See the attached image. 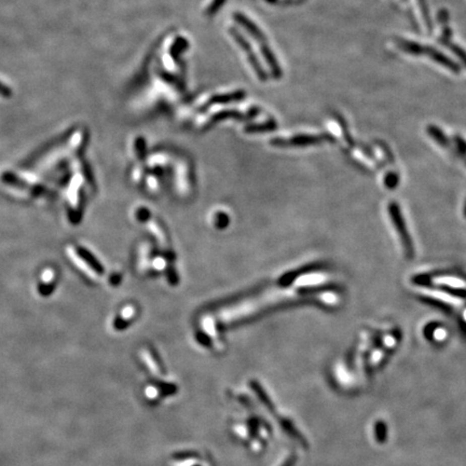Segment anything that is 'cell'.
<instances>
[{
  "mask_svg": "<svg viewBox=\"0 0 466 466\" xmlns=\"http://www.w3.org/2000/svg\"><path fill=\"white\" fill-rule=\"evenodd\" d=\"M389 212H391V216H392L393 224H394V226L396 227L397 231H398V233H400V235H401V240L403 241V244H404L405 248L407 249L408 255H409V256H412V253H414V250H412L411 241H410V238H409V235H408L407 229L405 228L404 220H403V217H402V215H401V212H400V210H398V206H396L395 204H392L391 206H389Z\"/></svg>",
  "mask_w": 466,
  "mask_h": 466,
  "instance_id": "cell-1",
  "label": "cell"
},
{
  "mask_svg": "<svg viewBox=\"0 0 466 466\" xmlns=\"http://www.w3.org/2000/svg\"><path fill=\"white\" fill-rule=\"evenodd\" d=\"M423 54L431 57L435 63H437V64H439L441 66L446 67L447 70H449L450 72H452L453 74H460L461 73V66L459 64L455 63L453 59L448 57L447 55L444 54V53L439 52L438 50H436L433 47L424 45V53H423Z\"/></svg>",
  "mask_w": 466,
  "mask_h": 466,
  "instance_id": "cell-2",
  "label": "cell"
},
{
  "mask_svg": "<svg viewBox=\"0 0 466 466\" xmlns=\"http://www.w3.org/2000/svg\"><path fill=\"white\" fill-rule=\"evenodd\" d=\"M396 44H397V47H398L401 50H403L405 53H408V54H411V55L419 56V55H422L424 53V45L420 44L416 41L398 39Z\"/></svg>",
  "mask_w": 466,
  "mask_h": 466,
  "instance_id": "cell-3",
  "label": "cell"
},
{
  "mask_svg": "<svg viewBox=\"0 0 466 466\" xmlns=\"http://www.w3.org/2000/svg\"><path fill=\"white\" fill-rule=\"evenodd\" d=\"M2 179L5 184L10 185L15 188H19V189H27L29 187V185L25 180H23L22 178H20L19 176H17V175L11 172H6L2 176Z\"/></svg>",
  "mask_w": 466,
  "mask_h": 466,
  "instance_id": "cell-4",
  "label": "cell"
},
{
  "mask_svg": "<svg viewBox=\"0 0 466 466\" xmlns=\"http://www.w3.org/2000/svg\"><path fill=\"white\" fill-rule=\"evenodd\" d=\"M445 45L447 48H449L450 50H451V52L453 53V54L455 56L459 57V59L461 60V62L466 66V51L464 49H462L460 45H457V44H455V43H453L451 41L446 43Z\"/></svg>",
  "mask_w": 466,
  "mask_h": 466,
  "instance_id": "cell-5",
  "label": "cell"
},
{
  "mask_svg": "<svg viewBox=\"0 0 466 466\" xmlns=\"http://www.w3.org/2000/svg\"><path fill=\"white\" fill-rule=\"evenodd\" d=\"M418 3H419L420 10H421V13H422L423 18H424L426 27H427V29H429V32H432V30H433V23H432V21H431L430 12H429V9H427V6H426L425 0H418Z\"/></svg>",
  "mask_w": 466,
  "mask_h": 466,
  "instance_id": "cell-6",
  "label": "cell"
},
{
  "mask_svg": "<svg viewBox=\"0 0 466 466\" xmlns=\"http://www.w3.org/2000/svg\"><path fill=\"white\" fill-rule=\"evenodd\" d=\"M427 132H429V134L431 136L434 137V140L435 141H437L439 144L441 145H447V139H446V136L445 134L442 133L440 129L436 126H434V125H430L429 127H427Z\"/></svg>",
  "mask_w": 466,
  "mask_h": 466,
  "instance_id": "cell-7",
  "label": "cell"
},
{
  "mask_svg": "<svg viewBox=\"0 0 466 466\" xmlns=\"http://www.w3.org/2000/svg\"><path fill=\"white\" fill-rule=\"evenodd\" d=\"M54 283H49V284H40L38 286V290L41 296H49L53 290H54Z\"/></svg>",
  "mask_w": 466,
  "mask_h": 466,
  "instance_id": "cell-8",
  "label": "cell"
},
{
  "mask_svg": "<svg viewBox=\"0 0 466 466\" xmlns=\"http://www.w3.org/2000/svg\"><path fill=\"white\" fill-rule=\"evenodd\" d=\"M30 190V192H32V194L34 196H40V195H45L48 193V190L45 189L44 187L42 186H39V185H36V186H29L28 187Z\"/></svg>",
  "mask_w": 466,
  "mask_h": 466,
  "instance_id": "cell-9",
  "label": "cell"
},
{
  "mask_svg": "<svg viewBox=\"0 0 466 466\" xmlns=\"http://www.w3.org/2000/svg\"><path fill=\"white\" fill-rule=\"evenodd\" d=\"M438 21L441 23V24L447 25V23L449 22V13L446 9H441L438 12Z\"/></svg>",
  "mask_w": 466,
  "mask_h": 466,
  "instance_id": "cell-10",
  "label": "cell"
}]
</instances>
